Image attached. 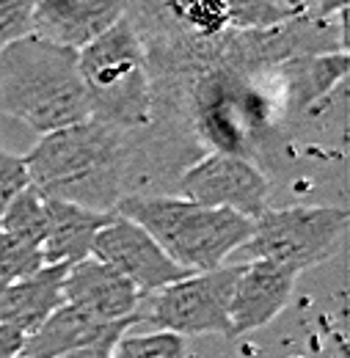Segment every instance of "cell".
<instances>
[{"mask_svg": "<svg viewBox=\"0 0 350 358\" xmlns=\"http://www.w3.org/2000/svg\"><path fill=\"white\" fill-rule=\"evenodd\" d=\"M25 166L31 187L44 199L80 204L97 213H113L125 199V133L97 119L42 135L25 155Z\"/></svg>", "mask_w": 350, "mask_h": 358, "instance_id": "obj_1", "label": "cell"}, {"mask_svg": "<svg viewBox=\"0 0 350 358\" xmlns=\"http://www.w3.org/2000/svg\"><path fill=\"white\" fill-rule=\"evenodd\" d=\"M0 113L22 122L39 138L86 122L88 105L78 52L25 36L0 50Z\"/></svg>", "mask_w": 350, "mask_h": 358, "instance_id": "obj_2", "label": "cell"}, {"mask_svg": "<svg viewBox=\"0 0 350 358\" xmlns=\"http://www.w3.org/2000/svg\"><path fill=\"white\" fill-rule=\"evenodd\" d=\"M78 72L88 119L122 133L141 130L152 122L155 89L149 55L127 14L78 52Z\"/></svg>", "mask_w": 350, "mask_h": 358, "instance_id": "obj_3", "label": "cell"}, {"mask_svg": "<svg viewBox=\"0 0 350 358\" xmlns=\"http://www.w3.org/2000/svg\"><path fill=\"white\" fill-rule=\"evenodd\" d=\"M113 213L149 231L176 265L190 273L220 268L254 226L232 210L202 207L182 196H125Z\"/></svg>", "mask_w": 350, "mask_h": 358, "instance_id": "obj_4", "label": "cell"}, {"mask_svg": "<svg viewBox=\"0 0 350 358\" xmlns=\"http://www.w3.org/2000/svg\"><path fill=\"white\" fill-rule=\"evenodd\" d=\"M348 210L342 207H281L265 210L254 221L248 240L234 251L243 262L267 259L293 273L328 262L348 231Z\"/></svg>", "mask_w": 350, "mask_h": 358, "instance_id": "obj_5", "label": "cell"}, {"mask_svg": "<svg viewBox=\"0 0 350 358\" xmlns=\"http://www.w3.org/2000/svg\"><path fill=\"white\" fill-rule=\"evenodd\" d=\"M240 265H220L216 270L190 273L174 284L146 295V303L135 309V322H152L155 331H172L176 336L218 334L232 339L229 301Z\"/></svg>", "mask_w": 350, "mask_h": 358, "instance_id": "obj_6", "label": "cell"}, {"mask_svg": "<svg viewBox=\"0 0 350 358\" xmlns=\"http://www.w3.org/2000/svg\"><path fill=\"white\" fill-rule=\"evenodd\" d=\"M176 185L182 199L213 210H232L248 221H257L267 210L270 185L248 157L213 152L188 166Z\"/></svg>", "mask_w": 350, "mask_h": 358, "instance_id": "obj_7", "label": "cell"}, {"mask_svg": "<svg viewBox=\"0 0 350 358\" xmlns=\"http://www.w3.org/2000/svg\"><path fill=\"white\" fill-rule=\"evenodd\" d=\"M91 257L122 273L141 292V298L190 275V270L179 268L149 231L122 215H113L111 224L99 229Z\"/></svg>", "mask_w": 350, "mask_h": 358, "instance_id": "obj_8", "label": "cell"}, {"mask_svg": "<svg viewBox=\"0 0 350 358\" xmlns=\"http://www.w3.org/2000/svg\"><path fill=\"white\" fill-rule=\"evenodd\" d=\"M257 91L226 78L213 75L196 91V127L216 152L246 157L248 133L265 122V102Z\"/></svg>", "mask_w": 350, "mask_h": 358, "instance_id": "obj_9", "label": "cell"}, {"mask_svg": "<svg viewBox=\"0 0 350 358\" xmlns=\"http://www.w3.org/2000/svg\"><path fill=\"white\" fill-rule=\"evenodd\" d=\"M298 273L267 259H251L240 265V275L229 301V328L232 339L251 334L273 322L290 303Z\"/></svg>", "mask_w": 350, "mask_h": 358, "instance_id": "obj_10", "label": "cell"}, {"mask_svg": "<svg viewBox=\"0 0 350 358\" xmlns=\"http://www.w3.org/2000/svg\"><path fill=\"white\" fill-rule=\"evenodd\" d=\"M127 14V0H34V36L80 52Z\"/></svg>", "mask_w": 350, "mask_h": 358, "instance_id": "obj_11", "label": "cell"}, {"mask_svg": "<svg viewBox=\"0 0 350 358\" xmlns=\"http://www.w3.org/2000/svg\"><path fill=\"white\" fill-rule=\"evenodd\" d=\"M132 322H135V314L127 320L105 322V320H97L91 314L64 303L61 309L50 314L36 331H31L25 336L22 358H61L78 353V350H88V348H111L113 350V345L127 334Z\"/></svg>", "mask_w": 350, "mask_h": 358, "instance_id": "obj_12", "label": "cell"}, {"mask_svg": "<svg viewBox=\"0 0 350 358\" xmlns=\"http://www.w3.org/2000/svg\"><path fill=\"white\" fill-rule=\"evenodd\" d=\"M64 303L91 314L105 322L127 320L141 306V292L130 281L99 262L97 257H86L66 268L64 275Z\"/></svg>", "mask_w": 350, "mask_h": 358, "instance_id": "obj_13", "label": "cell"}, {"mask_svg": "<svg viewBox=\"0 0 350 358\" xmlns=\"http://www.w3.org/2000/svg\"><path fill=\"white\" fill-rule=\"evenodd\" d=\"M113 215L116 213H97L80 204L47 199V237L42 243L44 265L72 268L75 262L91 257L99 229L111 224Z\"/></svg>", "mask_w": 350, "mask_h": 358, "instance_id": "obj_14", "label": "cell"}, {"mask_svg": "<svg viewBox=\"0 0 350 358\" xmlns=\"http://www.w3.org/2000/svg\"><path fill=\"white\" fill-rule=\"evenodd\" d=\"M64 265H44L42 270L6 284L0 292V322L20 328L25 336L36 331L55 309L64 306Z\"/></svg>", "mask_w": 350, "mask_h": 358, "instance_id": "obj_15", "label": "cell"}, {"mask_svg": "<svg viewBox=\"0 0 350 358\" xmlns=\"http://www.w3.org/2000/svg\"><path fill=\"white\" fill-rule=\"evenodd\" d=\"M350 69L348 52H312L281 61L284 96L293 110H307L323 96L345 83Z\"/></svg>", "mask_w": 350, "mask_h": 358, "instance_id": "obj_16", "label": "cell"}, {"mask_svg": "<svg viewBox=\"0 0 350 358\" xmlns=\"http://www.w3.org/2000/svg\"><path fill=\"white\" fill-rule=\"evenodd\" d=\"M0 231L42 248L47 237V199L31 185L20 190L0 215Z\"/></svg>", "mask_w": 350, "mask_h": 358, "instance_id": "obj_17", "label": "cell"}, {"mask_svg": "<svg viewBox=\"0 0 350 358\" xmlns=\"http://www.w3.org/2000/svg\"><path fill=\"white\" fill-rule=\"evenodd\" d=\"M111 358H188L185 336H176L172 331H152V334H125Z\"/></svg>", "mask_w": 350, "mask_h": 358, "instance_id": "obj_18", "label": "cell"}, {"mask_svg": "<svg viewBox=\"0 0 350 358\" xmlns=\"http://www.w3.org/2000/svg\"><path fill=\"white\" fill-rule=\"evenodd\" d=\"M176 17L202 36H216L229 28V0H166Z\"/></svg>", "mask_w": 350, "mask_h": 358, "instance_id": "obj_19", "label": "cell"}, {"mask_svg": "<svg viewBox=\"0 0 350 358\" xmlns=\"http://www.w3.org/2000/svg\"><path fill=\"white\" fill-rule=\"evenodd\" d=\"M44 268L42 248L22 243L6 231H0V275L11 284L17 278H25L31 273Z\"/></svg>", "mask_w": 350, "mask_h": 358, "instance_id": "obj_20", "label": "cell"}, {"mask_svg": "<svg viewBox=\"0 0 350 358\" xmlns=\"http://www.w3.org/2000/svg\"><path fill=\"white\" fill-rule=\"evenodd\" d=\"M34 34V0H0V50Z\"/></svg>", "mask_w": 350, "mask_h": 358, "instance_id": "obj_21", "label": "cell"}, {"mask_svg": "<svg viewBox=\"0 0 350 358\" xmlns=\"http://www.w3.org/2000/svg\"><path fill=\"white\" fill-rule=\"evenodd\" d=\"M28 185H31V179H28L25 157L0 149V215H3L6 204H8L20 190H25Z\"/></svg>", "mask_w": 350, "mask_h": 358, "instance_id": "obj_22", "label": "cell"}, {"mask_svg": "<svg viewBox=\"0 0 350 358\" xmlns=\"http://www.w3.org/2000/svg\"><path fill=\"white\" fill-rule=\"evenodd\" d=\"M25 348V334L14 325L0 322V358H22Z\"/></svg>", "mask_w": 350, "mask_h": 358, "instance_id": "obj_23", "label": "cell"}, {"mask_svg": "<svg viewBox=\"0 0 350 358\" xmlns=\"http://www.w3.org/2000/svg\"><path fill=\"white\" fill-rule=\"evenodd\" d=\"M348 11V0H304V17L331 20Z\"/></svg>", "mask_w": 350, "mask_h": 358, "instance_id": "obj_24", "label": "cell"}, {"mask_svg": "<svg viewBox=\"0 0 350 358\" xmlns=\"http://www.w3.org/2000/svg\"><path fill=\"white\" fill-rule=\"evenodd\" d=\"M270 3H276L290 20H295V17H304V0H270Z\"/></svg>", "mask_w": 350, "mask_h": 358, "instance_id": "obj_25", "label": "cell"}, {"mask_svg": "<svg viewBox=\"0 0 350 358\" xmlns=\"http://www.w3.org/2000/svg\"><path fill=\"white\" fill-rule=\"evenodd\" d=\"M61 358H111V348H88V350H78V353Z\"/></svg>", "mask_w": 350, "mask_h": 358, "instance_id": "obj_26", "label": "cell"}, {"mask_svg": "<svg viewBox=\"0 0 350 358\" xmlns=\"http://www.w3.org/2000/svg\"><path fill=\"white\" fill-rule=\"evenodd\" d=\"M6 284H8V281H6V278H3V275H0V292H3V289H6Z\"/></svg>", "mask_w": 350, "mask_h": 358, "instance_id": "obj_27", "label": "cell"}]
</instances>
